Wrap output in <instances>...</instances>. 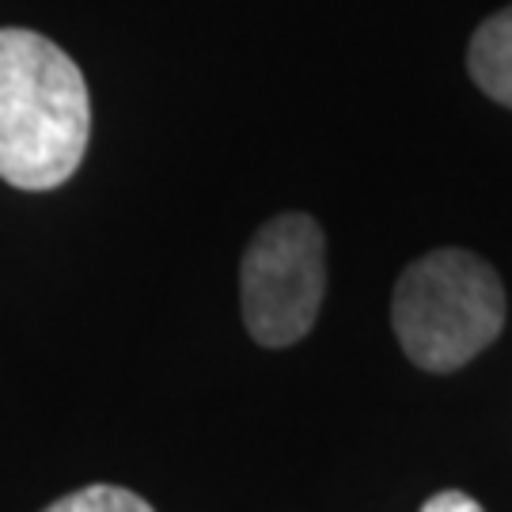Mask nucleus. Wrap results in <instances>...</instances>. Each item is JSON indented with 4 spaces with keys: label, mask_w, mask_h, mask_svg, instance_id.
<instances>
[{
    "label": "nucleus",
    "mask_w": 512,
    "mask_h": 512,
    "mask_svg": "<svg viewBox=\"0 0 512 512\" xmlns=\"http://www.w3.org/2000/svg\"><path fill=\"white\" fill-rule=\"evenodd\" d=\"M92 137L88 80L73 57L27 27H0V179L54 190L84 164Z\"/></svg>",
    "instance_id": "nucleus-1"
},
{
    "label": "nucleus",
    "mask_w": 512,
    "mask_h": 512,
    "mask_svg": "<svg viewBox=\"0 0 512 512\" xmlns=\"http://www.w3.org/2000/svg\"><path fill=\"white\" fill-rule=\"evenodd\" d=\"M391 323L414 365L425 372H456L505 327L501 277L471 251H433L403 270L391 300Z\"/></svg>",
    "instance_id": "nucleus-2"
},
{
    "label": "nucleus",
    "mask_w": 512,
    "mask_h": 512,
    "mask_svg": "<svg viewBox=\"0 0 512 512\" xmlns=\"http://www.w3.org/2000/svg\"><path fill=\"white\" fill-rule=\"evenodd\" d=\"M243 323L258 346H293L311 327L327 293V239L308 213L266 220L239 266Z\"/></svg>",
    "instance_id": "nucleus-3"
},
{
    "label": "nucleus",
    "mask_w": 512,
    "mask_h": 512,
    "mask_svg": "<svg viewBox=\"0 0 512 512\" xmlns=\"http://www.w3.org/2000/svg\"><path fill=\"white\" fill-rule=\"evenodd\" d=\"M467 69L475 84L501 107H512V8L490 16L471 38Z\"/></svg>",
    "instance_id": "nucleus-4"
},
{
    "label": "nucleus",
    "mask_w": 512,
    "mask_h": 512,
    "mask_svg": "<svg viewBox=\"0 0 512 512\" xmlns=\"http://www.w3.org/2000/svg\"><path fill=\"white\" fill-rule=\"evenodd\" d=\"M42 512H156L145 497H137L133 490L122 486H84L76 494L61 497L54 505H46Z\"/></svg>",
    "instance_id": "nucleus-5"
},
{
    "label": "nucleus",
    "mask_w": 512,
    "mask_h": 512,
    "mask_svg": "<svg viewBox=\"0 0 512 512\" xmlns=\"http://www.w3.org/2000/svg\"><path fill=\"white\" fill-rule=\"evenodd\" d=\"M421 512H486V509L478 505L475 497L463 494V490H444V494L429 497V501L421 505Z\"/></svg>",
    "instance_id": "nucleus-6"
}]
</instances>
